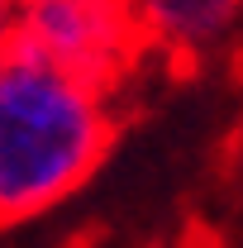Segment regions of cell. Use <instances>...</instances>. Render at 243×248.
Segmentation results:
<instances>
[{
    "label": "cell",
    "instance_id": "6da1fadb",
    "mask_svg": "<svg viewBox=\"0 0 243 248\" xmlns=\"http://www.w3.org/2000/svg\"><path fill=\"white\" fill-rule=\"evenodd\" d=\"M115 134L105 95L15 33L0 62V229L86 186L110 157Z\"/></svg>",
    "mask_w": 243,
    "mask_h": 248
},
{
    "label": "cell",
    "instance_id": "7a4b0ae2",
    "mask_svg": "<svg viewBox=\"0 0 243 248\" xmlns=\"http://www.w3.org/2000/svg\"><path fill=\"white\" fill-rule=\"evenodd\" d=\"M15 33L105 100L152 53L138 0H15Z\"/></svg>",
    "mask_w": 243,
    "mask_h": 248
},
{
    "label": "cell",
    "instance_id": "3957f363",
    "mask_svg": "<svg viewBox=\"0 0 243 248\" xmlns=\"http://www.w3.org/2000/svg\"><path fill=\"white\" fill-rule=\"evenodd\" d=\"M138 15L152 38V53L172 62L177 77H191L205 48L234 24L239 0H138Z\"/></svg>",
    "mask_w": 243,
    "mask_h": 248
},
{
    "label": "cell",
    "instance_id": "277c9868",
    "mask_svg": "<svg viewBox=\"0 0 243 248\" xmlns=\"http://www.w3.org/2000/svg\"><path fill=\"white\" fill-rule=\"evenodd\" d=\"M10 38H15V0H0V62L10 53Z\"/></svg>",
    "mask_w": 243,
    "mask_h": 248
}]
</instances>
